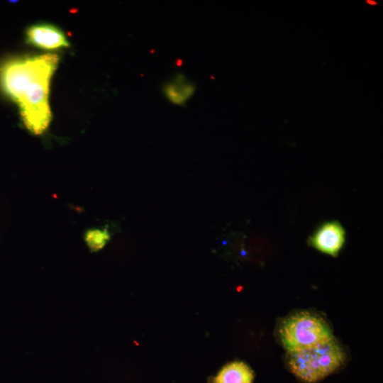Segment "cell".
Wrapping results in <instances>:
<instances>
[{"mask_svg": "<svg viewBox=\"0 0 383 383\" xmlns=\"http://www.w3.org/2000/svg\"><path fill=\"white\" fill-rule=\"evenodd\" d=\"M57 55L46 54L5 62L0 67V84L19 106L22 121L32 133H43L50 124V79L55 70Z\"/></svg>", "mask_w": 383, "mask_h": 383, "instance_id": "6da1fadb", "label": "cell"}, {"mask_svg": "<svg viewBox=\"0 0 383 383\" xmlns=\"http://www.w3.org/2000/svg\"><path fill=\"white\" fill-rule=\"evenodd\" d=\"M287 357L291 372L299 379L313 383L336 370L345 355L333 337L313 347L288 353Z\"/></svg>", "mask_w": 383, "mask_h": 383, "instance_id": "7a4b0ae2", "label": "cell"}, {"mask_svg": "<svg viewBox=\"0 0 383 383\" xmlns=\"http://www.w3.org/2000/svg\"><path fill=\"white\" fill-rule=\"evenodd\" d=\"M279 335L287 353L302 350L333 338L327 323L308 312H299L286 318Z\"/></svg>", "mask_w": 383, "mask_h": 383, "instance_id": "3957f363", "label": "cell"}, {"mask_svg": "<svg viewBox=\"0 0 383 383\" xmlns=\"http://www.w3.org/2000/svg\"><path fill=\"white\" fill-rule=\"evenodd\" d=\"M345 240V229L336 220L322 223L317 226L309 238V243L313 248L333 257L339 253Z\"/></svg>", "mask_w": 383, "mask_h": 383, "instance_id": "277c9868", "label": "cell"}, {"mask_svg": "<svg viewBox=\"0 0 383 383\" xmlns=\"http://www.w3.org/2000/svg\"><path fill=\"white\" fill-rule=\"evenodd\" d=\"M27 41L46 50L69 46L66 36L58 28L45 23L31 26L26 31Z\"/></svg>", "mask_w": 383, "mask_h": 383, "instance_id": "5b68a950", "label": "cell"}, {"mask_svg": "<svg viewBox=\"0 0 383 383\" xmlns=\"http://www.w3.org/2000/svg\"><path fill=\"white\" fill-rule=\"evenodd\" d=\"M196 84L185 74L177 73L162 86L165 98L172 104L185 105L196 92Z\"/></svg>", "mask_w": 383, "mask_h": 383, "instance_id": "8992f818", "label": "cell"}, {"mask_svg": "<svg viewBox=\"0 0 383 383\" xmlns=\"http://www.w3.org/2000/svg\"><path fill=\"white\" fill-rule=\"evenodd\" d=\"M253 372L243 362L225 365L214 379V383H252Z\"/></svg>", "mask_w": 383, "mask_h": 383, "instance_id": "52a82bcc", "label": "cell"}, {"mask_svg": "<svg viewBox=\"0 0 383 383\" xmlns=\"http://www.w3.org/2000/svg\"><path fill=\"white\" fill-rule=\"evenodd\" d=\"M111 238V234L106 228H94L88 230L84 235V240L92 252L102 249Z\"/></svg>", "mask_w": 383, "mask_h": 383, "instance_id": "ba28073f", "label": "cell"}]
</instances>
